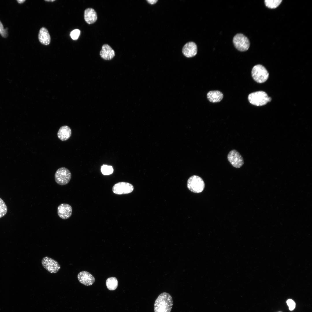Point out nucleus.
Returning <instances> with one entry per match:
<instances>
[{"instance_id": "obj_5", "label": "nucleus", "mask_w": 312, "mask_h": 312, "mask_svg": "<svg viewBox=\"0 0 312 312\" xmlns=\"http://www.w3.org/2000/svg\"><path fill=\"white\" fill-rule=\"evenodd\" d=\"M71 173L70 171L65 167L58 168L55 174V179L58 184L64 185L67 184L71 178Z\"/></svg>"}, {"instance_id": "obj_22", "label": "nucleus", "mask_w": 312, "mask_h": 312, "mask_svg": "<svg viewBox=\"0 0 312 312\" xmlns=\"http://www.w3.org/2000/svg\"><path fill=\"white\" fill-rule=\"evenodd\" d=\"M80 33V31L78 29L73 30L70 33V36L72 39L76 40L79 38Z\"/></svg>"}, {"instance_id": "obj_8", "label": "nucleus", "mask_w": 312, "mask_h": 312, "mask_svg": "<svg viewBox=\"0 0 312 312\" xmlns=\"http://www.w3.org/2000/svg\"><path fill=\"white\" fill-rule=\"evenodd\" d=\"M227 159L232 165L236 168L241 167L244 164L243 157L235 149L229 152Z\"/></svg>"}, {"instance_id": "obj_20", "label": "nucleus", "mask_w": 312, "mask_h": 312, "mask_svg": "<svg viewBox=\"0 0 312 312\" xmlns=\"http://www.w3.org/2000/svg\"><path fill=\"white\" fill-rule=\"evenodd\" d=\"M7 211L6 205L2 199L0 198V218L5 215Z\"/></svg>"}, {"instance_id": "obj_18", "label": "nucleus", "mask_w": 312, "mask_h": 312, "mask_svg": "<svg viewBox=\"0 0 312 312\" xmlns=\"http://www.w3.org/2000/svg\"><path fill=\"white\" fill-rule=\"evenodd\" d=\"M106 285L107 289L110 290H114L117 288L118 281L115 277L108 278L106 281Z\"/></svg>"}, {"instance_id": "obj_23", "label": "nucleus", "mask_w": 312, "mask_h": 312, "mask_svg": "<svg viewBox=\"0 0 312 312\" xmlns=\"http://www.w3.org/2000/svg\"><path fill=\"white\" fill-rule=\"evenodd\" d=\"M8 33L7 28L4 29L3 25L0 21V34H1L3 37L6 38L8 36Z\"/></svg>"}, {"instance_id": "obj_17", "label": "nucleus", "mask_w": 312, "mask_h": 312, "mask_svg": "<svg viewBox=\"0 0 312 312\" xmlns=\"http://www.w3.org/2000/svg\"><path fill=\"white\" fill-rule=\"evenodd\" d=\"M208 100L212 103L220 102L223 99V95L220 91L218 90L211 91L207 94Z\"/></svg>"}, {"instance_id": "obj_27", "label": "nucleus", "mask_w": 312, "mask_h": 312, "mask_svg": "<svg viewBox=\"0 0 312 312\" xmlns=\"http://www.w3.org/2000/svg\"><path fill=\"white\" fill-rule=\"evenodd\" d=\"M45 1H48V2H51H51H53V1H55V0H45Z\"/></svg>"}, {"instance_id": "obj_24", "label": "nucleus", "mask_w": 312, "mask_h": 312, "mask_svg": "<svg viewBox=\"0 0 312 312\" xmlns=\"http://www.w3.org/2000/svg\"><path fill=\"white\" fill-rule=\"evenodd\" d=\"M286 302L290 310L292 311L295 309L296 303L293 300L291 299H289L287 300Z\"/></svg>"}, {"instance_id": "obj_15", "label": "nucleus", "mask_w": 312, "mask_h": 312, "mask_svg": "<svg viewBox=\"0 0 312 312\" xmlns=\"http://www.w3.org/2000/svg\"><path fill=\"white\" fill-rule=\"evenodd\" d=\"M72 131L70 128L67 125L62 126L57 133L58 138L62 141L68 140L71 136Z\"/></svg>"}, {"instance_id": "obj_12", "label": "nucleus", "mask_w": 312, "mask_h": 312, "mask_svg": "<svg viewBox=\"0 0 312 312\" xmlns=\"http://www.w3.org/2000/svg\"><path fill=\"white\" fill-rule=\"evenodd\" d=\"M197 45L193 42L186 43L182 49L183 54L187 57H192L197 54Z\"/></svg>"}, {"instance_id": "obj_26", "label": "nucleus", "mask_w": 312, "mask_h": 312, "mask_svg": "<svg viewBox=\"0 0 312 312\" xmlns=\"http://www.w3.org/2000/svg\"><path fill=\"white\" fill-rule=\"evenodd\" d=\"M17 2L18 3H20V4H21V3H24L25 1V0H17Z\"/></svg>"}, {"instance_id": "obj_21", "label": "nucleus", "mask_w": 312, "mask_h": 312, "mask_svg": "<svg viewBox=\"0 0 312 312\" xmlns=\"http://www.w3.org/2000/svg\"><path fill=\"white\" fill-rule=\"evenodd\" d=\"M101 170L102 174L105 175L111 174L113 173L114 170L112 166L107 165L103 166L101 167Z\"/></svg>"}, {"instance_id": "obj_19", "label": "nucleus", "mask_w": 312, "mask_h": 312, "mask_svg": "<svg viewBox=\"0 0 312 312\" xmlns=\"http://www.w3.org/2000/svg\"><path fill=\"white\" fill-rule=\"evenodd\" d=\"M282 1V0H265V6L269 8L274 9L278 7Z\"/></svg>"}, {"instance_id": "obj_13", "label": "nucleus", "mask_w": 312, "mask_h": 312, "mask_svg": "<svg viewBox=\"0 0 312 312\" xmlns=\"http://www.w3.org/2000/svg\"><path fill=\"white\" fill-rule=\"evenodd\" d=\"M101 57L105 60H109L113 58L115 55L114 50L109 45L104 44L100 52Z\"/></svg>"}, {"instance_id": "obj_28", "label": "nucleus", "mask_w": 312, "mask_h": 312, "mask_svg": "<svg viewBox=\"0 0 312 312\" xmlns=\"http://www.w3.org/2000/svg\"></svg>"}, {"instance_id": "obj_2", "label": "nucleus", "mask_w": 312, "mask_h": 312, "mask_svg": "<svg viewBox=\"0 0 312 312\" xmlns=\"http://www.w3.org/2000/svg\"><path fill=\"white\" fill-rule=\"evenodd\" d=\"M248 99L250 103L257 106L264 105L271 100V98L268 96L266 92L261 91L250 93Z\"/></svg>"}, {"instance_id": "obj_16", "label": "nucleus", "mask_w": 312, "mask_h": 312, "mask_svg": "<svg viewBox=\"0 0 312 312\" xmlns=\"http://www.w3.org/2000/svg\"><path fill=\"white\" fill-rule=\"evenodd\" d=\"M38 39L40 42L45 45H49L51 42V37L48 30L44 27H41L39 30Z\"/></svg>"}, {"instance_id": "obj_3", "label": "nucleus", "mask_w": 312, "mask_h": 312, "mask_svg": "<svg viewBox=\"0 0 312 312\" xmlns=\"http://www.w3.org/2000/svg\"><path fill=\"white\" fill-rule=\"evenodd\" d=\"M205 184L200 177L196 175L190 177L187 181V187L191 191L196 193L202 192L204 190Z\"/></svg>"}, {"instance_id": "obj_6", "label": "nucleus", "mask_w": 312, "mask_h": 312, "mask_svg": "<svg viewBox=\"0 0 312 312\" xmlns=\"http://www.w3.org/2000/svg\"><path fill=\"white\" fill-rule=\"evenodd\" d=\"M233 43L235 47L239 51H244L247 50L250 46L248 38L241 33L237 34L233 37Z\"/></svg>"}, {"instance_id": "obj_9", "label": "nucleus", "mask_w": 312, "mask_h": 312, "mask_svg": "<svg viewBox=\"0 0 312 312\" xmlns=\"http://www.w3.org/2000/svg\"><path fill=\"white\" fill-rule=\"evenodd\" d=\"M133 189V186L131 184L127 182H120L114 185L112 191L116 194H122L130 193Z\"/></svg>"}, {"instance_id": "obj_25", "label": "nucleus", "mask_w": 312, "mask_h": 312, "mask_svg": "<svg viewBox=\"0 0 312 312\" xmlns=\"http://www.w3.org/2000/svg\"><path fill=\"white\" fill-rule=\"evenodd\" d=\"M148 2L151 4H154L156 3L157 0H147Z\"/></svg>"}, {"instance_id": "obj_10", "label": "nucleus", "mask_w": 312, "mask_h": 312, "mask_svg": "<svg viewBox=\"0 0 312 312\" xmlns=\"http://www.w3.org/2000/svg\"><path fill=\"white\" fill-rule=\"evenodd\" d=\"M57 214L61 218L66 220L71 216L72 212L71 206L67 203H62L59 205L57 208Z\"/></svg>"}, {"instance_id": "obj_14", "label": "nucleus", "mask_w": 312, "mask_h": 312, "mask_svg": "<svg viewBox=\"0 0 312 312\" xmlns=\"http://www.w3.org/2000/svg\"><path fill=\"white\" fill-rule=\"evenodd\" d=\"M84 19L86 22L88 24H92L95 23L97 20V16L96 11L93 9L88 8L84 11Z\"/></svg>"}, {"instance_id": "obj_7", "label": "nucleus", "mask_w": 312, "mask_h": 312, "mask_svg": "<svg viewBox=\"0 0 312 312\" xmlns=\"http://www.w3.org/2000/svg\"><path fill=\"white\" fill-rule=\"evenodd\" d=\"M41 263L44 268L51 273H57L61 268L57 261L47 256L45 257L42 259Z\"/></svg>"}, {"instance_id": "obj_4", "label": "nucleus", "mask_w": 312, "mask_h": 312, "mask_svg": "<svg viewBox=\"0 0 312 312\" xmlns=\"http://www.w3.org/2000/svg\"><path fill=\"white\" fill-rule=\"evenodd\" d=\"M252 75L255 81L261 83L265 82L267 80L269 74L264 67L261 65L257 64L253 67Z\"/></svg>"}, {"instance_id": "obj_11", "label": "nucleus", "mask_w": 312, "mask_h": 312, "mask_svg": "<svg viewBox=\"0 0 312 312\" xmlns=\"http://www.w3.org/2000/svg\"><path fill=\"white\" fill-rule=\"evenodd\" d=\"M77 277L79 282L86 286L92 285L95 281L94 277L90 273L86 271L79 272Z\"/></svg>"}, {"instance_id": "obj_1", "label": "nucleus", "mask_w": 312, "mask_h": 312, "mask_svg": "<svg viewBox=\"0 0 312 312\" xmlns=\"http://www.w3.org/2000/svg\"><path fill=\"white\" fill-rule=\"evenodd\" d=\"M173 305L172 298L166 292L161 294L155 300L154 304L155 312H170Z\"/></svg>"}]
</instances>
